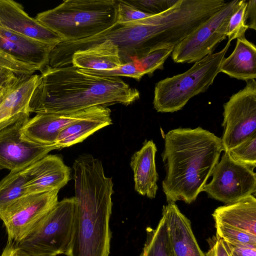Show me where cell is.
Here are the masks:
<instances>
[{"mask_svg":"<svg viewBox=\"0 0 256 256\" xmlns=\"http://www.w3.org/2000/svg\"><path fill=\"white\" fill-rule=\"evenodd\" d=\"M116 46L108 40L73 54L70 66L91 70H111L122 65Z\"/></svg>","mask_w":256,"mask_h":256,"instance_id":"cell-21","label":"cell"},{"mask_svg":"<svg viewBox=\"0 0 256 256\" xmlns=\"http://www.w3.org/2000/svg\"><path fill=\"white\" fill-rule=\"evenodd\" d=\"M224 243L230 256H256V246L234 245L225 242Z\"/></svg>","mask_w":256,"mask_h":256,"instance_id":"cell-33","label":"cell"},{"mask_svg":"<svg viewBox=\"0 0 256 256\" xmlns=\"http://www.w3.org/2000/svg\"><path fill=\"white\" fill-rule=\"evenodd\" d=\"M26 76H18L8 70L0 68V96L15 88Z\"/></svg>","mask_w":256,"mask_h":256,"instance_id":"cell-32","label":"cell"},{"mask_svg":"<svg viewBox=\"0 0 256 256\" xmlns=\"http://www.w3.org/2000/svg\"><path fill=\"white\" fill-rule=\"evenodd\" d=\"M178 0H133L126 2L138 10L152 15L160 14L174 5Z\"/></svg>","mask_w":256,"mask_h":256,"instance_id":"cell-31","label":"cell"},{"mask_svg":"<svg viewBox=\"0 0 256 256\" xmlns=\"http://www.w3.org/2000/svg\"><path fill=\"white\" fill-rule=\"evenodd\" d=\"M173 50L172 48L158 49L133 62L139 70L151 76L156 70L164 68L165 61Z\"/></svg>","mask_w":256,"mask_h":256,"instance_id":"cell-25","label":"cell"},{"mask_svg":"<svg viewBox=\"0 0 256 256\" xmlns=\"http://www.w3.org/2000/svg\"><path fill=\"white\" fill-rule=\"evenodd\" d=\"M220 72L246 82L256 78V47L245 37L237 38L234 51L224 58Z\"/></svg>","mask_w":256,"mask_h":256,"instance_id":"cell-22","label":"cell"},{"mask_svg":"<svg viewBox=\"0 0 256 256\" xmlns=\"http://www.w3.org/2000/svg\"><path fill=\"white\" fill-rule=\"evenodd\" d=\"M55 46L0 26V68L18 76H32L48 65Z\"/></svg>","mask_w":256,"mask_h":256,"instance_id":"cell-7","label":"cell"},{"mask_svg":"<svg viewBox=\"0 0 256 256\" xmlns=\"http://www.w3.org/2000/svg\"><path fill=\"white\" fill-rule=\"evenodd\" d=\"M26 113L0 131V170H22L56 150L54 145H44L22 137L21 129L30 119Z\"/></svg>","mask_w":256,"mask_h":256,"instance_id":"cell-12","label":"cell"},{"mask_svg":"<svg viewBox=\"0 0 256 256\" xmlns=\"http://www.w3.org/2000/svg\"><path fill=\"white\" fill-rule=\"evenodd\" d=\"M23 172L27 194L59 190L70 179V168L57 155L47 154Z\"/></svg>","mask_w":256,"mask_h":256,"instance_id":"cell-13","label":"cell"},{"mask_svg":"<svg viewBox=\"0 0 256 256\" xmlns=\"http://www.w3.org/2000/svg\"><path fill=\"white\" fill-rule=\"evenodd\" d=\"M0 26L46 44L57 45L62 39L30 17L22 5L12 0H0Z\"/></svg>","mask_w":256,"mask_h":256,"instance_id":"cell-15","label":"cell"},{"mask_svg":"<svg viewBox=\"0 0 256 256\" xmlns=\"http://www.w3.org/2000/svg\"><path fill=\"white\" fill-rule=\"evenodd\" d=\"M245 20L248 28L256 30V0L247 1L245 12Z\"/></svg>","mask_w":256,"mask_h":256,"instance_id":"cell-34","label":"cell"},{"mask_svg":"<svg viewBox=\"0 0 256 256\" xmlns=\"http://www.w3.org/2000/svg\"><path fill=\"white\" fill-rule=\"evenodd\" d=\"M216 238L234 245L256 246V236L223 224L215 222Z\"/></svg>","mask_w":256,"mask_h":256,"instance_id":"cell-26","label":"cell"},{"mask_svg":"<svg viewBox=\"0 0 256 256\" xmlns=\"http://www.w3.org/2000/svg\"><path fill=\"white\" fill-rule=\"evenodd\" d=\"M223 151L221 138L200 127L178 128L164 137L162 190L167 202H194L212 176Z\"/></svg>","mask_w":256,"mask_h":256,"instance_id":"cell-3","label":"cell"},{"mask_svg":"<svg viewBox=\"0 0 256 256\" xmlns=\"http://www.w3.org/2000/svg\"><path fill=\"white\" fill-rule=\"evenodd\" d=\"M230 44V42L228 41L221 50L194 62L186 72L158 82L153 100L156 110L160 112L178 111L191 98L206 92L220 72Z\"/></svg>","mask_w":256,"mask_h":256,"instance_id":"cell-5","label":"cell"},{"mask_svg":"<svg viewBox=\"0 0 256 256\" xmlns=\"http://www.w3.org/2000/svg\"><path fill=\"white\" fill-rule=\"evenodd\" d=\"M111 110L100 106L90 114L62 130L54 144L56 150L70 146L84 140L97 130L112 124Z\"/></svg>","mask_w":256,"mask_h":256,"instance_id":"cell-18","label":"cell"},{"mask_svg":"<svg viewBox=\"0 0 256 256\" xmlns=\"http://www.w3.org/2000/svg\"><path fill=\"white\" fill-rule=\"evenodd\" d=\"M234 160L254 168L256 166V133L226 152Z\"/></svg>","mask_w":256,"mask_h":256,"instance_id":"cell-27","label":"cell"},{"mask_svg":"<svg viewBox=\"0 0 256 256\" xmlns=\"http://www.w3.org/2000/svg\"><path fill=\"white\" fill-rule=\"evenodd\" d=\"M117 16L115 24H124L148 18L152 14L142 12L128 3L126 0H116Z\"/></svg>","mask_w":256,"mask_h":256,"instance_id":"cell-30","label":"cell"},{"mask_svg":"<svg viewBox=\"0 0 256 256\" xmlns=\"http://www.w3.org/2000/svg\"><path fill=\"white\" fill-rule=\"evenodd\" d=\"M74 212V197L58 202L16 246L26 256L66 254L72 241Z\"/></svg>","mask_w":256,"mask_h":256,"instance_id":"cell-6","label":"cell"},{"mask_svg":"<svg viewBox=\"0 0 256 256\" xmlns=\"http://www.w3.org/2000/svg\"><path fill=\"white\" fill-rule=\"evenodd\" d=\"M157 148L152 140H146L142 148L132 156L130 166L134 172V190L150 198L156 197L158 174L155 156Z\"/></svg>","mask_w":256,"mask_h":256,"instance_id":"cell-17","label":"cell"},{"mask_svg":"<svg viewBox=\"0 0 256 256\" xmlns=\"http://www.w3.org/2000/svg\"><path fill=\"white\" fill-rule=\"evenodd\" d=\"M75 212L67 256H108L111 232L112 179L106 176L102 162L90 154L74 161Z\"/></svg>","mask_w":256,"mask_h":256,"instance_id":"cell-2","label":"cell"},{"mask_svg":"<svg viewBox=\"0 0 256 256\" xmlns=\"http://www.w3.org/2000/svg\"><path fill=\"white\" fill-rule=\"evenodd\" d=\"M58 192L28 194L8 207L0 219L8 241L17 244L25 238L56 204Z\"/></svg>","mask_w":256,"mask_h":256,"instance_id":"cell-11","label":"cell"},{"mask_svg":"<svg viewBox=\"0 0 256 256\" xmlns=\"http://www.w3.org/2000/svg\"><path fill=\"white\" fill-rule=\"evenodd\" d=\"M254 168L234 160L224 152L213 170L212 180L205 185L202 191L226 204L255 194L256 174Z\"/></svg>","mask_w":256,"mask_h":256,"instance_id":"cell-10","label":"cell"},{"mask_svg":"<svg viewBox=\"0 0 256 256\" xmlns=\"http://www.w3.org/2000/svg\"><path fill=\"white\" fill-rule=\"evenodd\" d=\"M140 256H170L166 224L164 215L162 214L156 228H147L146 240Z\"/></svg>","mask_w":256,"mask_h":256,"instance_id":"cell-24","label":"cell"},{"mask_svg":"<svg viewBox=\"0 0 256 256\" xmlns=\"http://www.w3.org/2000/svg\"><path fill=\"white\" fill-rule=\"evenodd\" d=\"M84 74L103 77L126 76L134 78L139 80L144 74L139 70L133 62L122 64L120 66L111 70H91L79 69Z\"/></svg>","mask_w":256,"mask_h":256,"instance_id":"cell-29","label":"cell"},{"mask_svg":"<svg viewBox=\"0 0 256 256\" xmlns=\"http://www.w3.org/2000/svg\"><path fill=\"white\" fill-rule=\"evenodd\" d=\"M23 170L10 171L0 181V215L14 202L27 194Z\"/></svg>","mask_w":256,"mask_h":256,"instance_id":"cell-23","label":"cell"},{"mask_svg":"<svg viewBox=\"0 0 256 256\" xmlns=\"http://www.w3.org/2000/svg\"><path fill=\"white\" fill-rule=\"evenodd\" d=\"M239 0L228 2L222 8L183 40L172 53L174 62H196L212 54L217 45L227 37L229 20Z\"/></svg>","mask_w":256,"mask_h":256,"instance_id":"cell-8","label":"cell"},{"mask_svg":"<svg viewBox=\"0 0 256 256\" xmlns=\"http://www.w3.org/2000/svg\"><path fill=\"white\" fill-rule=\"evenodd\" d=\"M13 89V90H14ZM10 90V91H8V92H7L4 94H2L0 96V104L2 103V102L4 100L6 97V96L12 90Z\"/></svg>","mask_w":256,"mask_h":256,"instance_id":"cell-37","label":"cell"},{"mask_svg":"<svg viewBox=\"0 0 256 256\" xmlns=\"http://www.w3.org/2000/svg\"><path fill=\"white\" fill-rule=\"evenodd\" d=\"M38 77V74L26 76L0 104V131L24 114L30 113L28 104Z\"/></svg>","mask_w":256,"mask_h":256,"instance_id":"cell-20","label":"cell"},{"mask_svg":"<svg viewBox=\"0 0 256 256\" xmlns=\"http://www.w3.org/2000/svg\"><path fill=\"white\" fill-rule=\"evenodd\" d=\"M224 132L221 138L224 152H228L256 133V82L232 94L224 104Z\"/></svg>","mask_w":256,"mask_h":256,"instance_id":"cell-9","label":"cell"},{"mask_svg":"<svg viewBox=\"0 0 256 256\" xmlns=\"http://www.w3.org/2000/svg\"><path fill=\"white\" fill-rule=\"evenodd\" d=\"M205 254L206 256H230L224 240L218 238L214 244Z\"/></svg>","mask_w":256,"mask_h":256,"instance_id":"cell-35","label":"cell"},{"mask_svg":"<svg viewBox=\"0 0 256 256\" xmlns=\"http://www.w3.org/2000/svg\"><path fill=\"white\" fill-rule=\"evenodd\" d=\"M0 256H26L22 254L15 243L13 242L8 241Z\"/></svg>","mask_w":256,"mask_h":256,"instance_id":"cell-36","label":"cell"},{"mask_svg":"<svg viewBox=\"0 0 256 256\" xmlns=\"http://www.w3.org/2000/svg\"><path fill=\"white\" fill-rule=\"evenodd\" d=\"M170 256H206L193 234L190 222L174 202L164 206Z\"/></svg>","mask_w":256,"mask_h":256,"instance_id":"cell-16","label":"cell"},{"mask_svg":"<svg viewBox=\"0 0 256 256\" xmlns=\"http://www.w3.org/2000/svg\"><path fill=\"white\" fill-rule=\"evenodd\" d=\"M246 6V0H239L236 10L229 20L227 33L228 41L245 37V32L248 29L244 16Z\"/></svg>","mask_w":256,"mask_h":256,"instance_id":"cell-28","label":"cell"},{"mask_svg":"<svg viewBox=\"0 0 256 256\" xmlns=\"http://www.w3.org/2000/svg\"><path fill=\"white\" fill-rule=\"evenodd\" d=\"M100 106L60 114L38 113L22 126V136L44 145H54L60 132L96 111Z\"/></svg>","mask_w":256,"mask_h":256,"instance_id":"cell-14","label":"cell"},{"mask_svg":"<svg viewBox=\"0 0 256 256\" xmlns=\"http://www.w3.org/2000/svg\"><path fill=\"white\" fill-rule=\"evenodd\" d=\"M212 216L215 222L256 236V199L252 194L218 207Z\"/></svg>","mask_w":256,"mask_h":256,"instance_id":"cell-19","label":"cell"},{"mask_svg":"<svg viewBox=\"0 0 256 256\" xmlns=\"http://www.w3.org/2000/svg\"><path fill=\"white\" fill-rule=\"evenodd\" d=\"M40 72L30 100V112L60 114L97 106H128L140 98L138 90L119 77L88 74L72 66L47 65Z\"/></svg>","mask_w":256,"mask_h":256,"instance_id":"cell-1","label":"cell"},{"mask_svg":"<svg viewBox=\"0 0 256 256\" xmlns=\"http://www.w3.org/2000/svg\"><path fill=\"white\" fill-rule=\"evenodd\" d=\"M116 0H66L36 14L34 19L56 34L62 42L95 36L116 22Z\"/></svg>","mask_w":256,"mask_h":256,"instance_id":"cell-4","label":"cell"}]
</instances>
